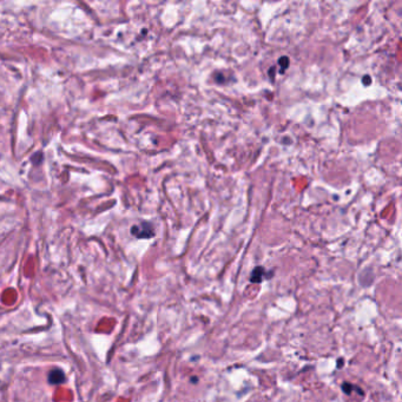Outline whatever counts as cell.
<instances>
[{
	"label": "cell",
	"instance_id": "1",
	"mask_svg": "<svg viewBox=\"0 0 402 402\" xmlns=\"http://www.w3.org/2000/svg\"><path fill=\"white\" fill-rule=\"evenodd\" d=\"M131 234L137 237V239H150V237H154L155 230L150 223L143 222L132 227Z\"/></svg>",
	"mask_w": 402,
	"mask_h": 402
},
{
	"label": "cell",
	"instance_id": "2",
	"mask_svg": "<svg viewBox=\"0 0 402 402\" xmlns=\"http://www.w3.org/2000/svg\"><path fill=\"white\" fill-rule=\"evenodd\" d=\"M49 381L52 385H58V383H63L65 381V375L62 371H58V369H54L52 371L49 375Z\"/></svg>",
	"mask_w": 402,
	"mask_h": 402
},
{
	"label": "cell",
	"instance_id": "3",
	"mask_svg": "<svg viewBox=\"0 0 402 402\" xmlns=\"http://www.w3.org/2000/svg\"><path fill=\"white\" fill-rule=\"evenodd\" d=\"M264 274H265V270H264L263 267H256L251 272L250 281L252 283H260L261 281L263 280Z\"/></svg>",
	"mask_w": 402,
	"mask_h": 402
},
{
	"label": "cell",
	"instance_id": "4",
	"mask_svg": "<svg viewBox=\"0 0 402 402\" xmlns=\"http://www.w3.org/2000/svg\"><path fill=\"white\" fill-rule=\"evenodd\" d=\"M279 64L280 65H282L283 69H287L288 65H289V59L287 57H282L279 60Z\"/></svg>",
	"mask_w": 402,
	"mask_h": 402
},
{
	"label": "cell",
	"instance_id": "5",
	"mask_svg": "<svg viewBox=\"0 0 402 402\" xmlns=\"http://www.w3.org/2000/svg\"><path fill=\"white\" fill-rule=\"evenodd\" d=\"M362 82H363V84H366V85H368V84H371V77H368L367 76V77L362 79Z\"/></svg>",
	"mask_w": 402,
	"mask_h": 402
}]
</instances>
